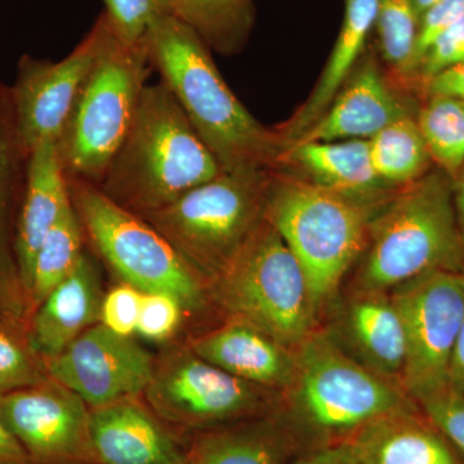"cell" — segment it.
I'll return each mask as SVG.
<instances>
[{
	"instance_id": "19",
	"label": "cell",
	"mask_w": 464,
	"mask_h": 464,
	"mask_svg": "<svg viewBox=\"0 0 464 464\" xmlns=\"http://www.w3.org/2000/svg\"><path fill=\"white\" fill-rule=\"evenodd\" d=\"M103 295L99 268L84 250L72 273L30 317V348L44 362L63 353L76 338L101 322Z\"/></svg>"
},
{
	"instance_id": "31",
	"label": "cell",
	"mask_w": 464,
	"mask_h": 464,
	"mask_svg": "<svg viewBox=\"0 0 464 464\" xmlns=\"http://www.w3.org/2000/svg\"><path fill=\"white\" fill-rule=\"evenodd\" d=\"M50 378L47 365L25 338L0 328V399Z\"/></svg>"
},
{
	"instance_id": "25",
	"label": "cell",
	"mask_w": 464,
	"mask_h": 464,
	"mask_svg": "<svg viewBox=\"0 0 464 464\" xmlns=\"http://www.w3.org/2000/svg\"><path fill=\"white\" fill-rule=\"evenodd\" d=\"M377 0H346L343 24L315 90L290 123L277 133L284 150L319 121L347 83L375 24Z\"/></svg>"
},
{
	"instance_id": "42",
	"label": "cell",
	"mask_w": 464,
	"mask_h": 464,
	"mask_svg": "<svg viewBox=\"0 0 464 464\" xmlns=\"http://www.w3.org/2000/svg\"><path fill=\"white\" fill-rule=\"evenodd\" d=\"M453 200L456 209L458 227L464 246V166L459 174L453 179Z\"/></svg>"
},
{
	"instance_id": "15",
	"label": "cell",
	"mask_w": 464,
	"mask_h": 464,
	"mask_svg": "<svg viewBox=\"0 0 464 464\" xmlns=\"http://www.w3.org/2000/svg\"><path fill=\"white\" fill-rule=\"evenodd\" d=\"M29 158L11 87L0 82V328L25 340L30 315L18 271L16 232Z\"/></svg>"
},
{
	"instance_id": "40",
	"label": "cell",
	"mask_w": 464,
	"mask_h": 464,
	"mask_svg": "<svg viewBox=\"0 0 464 464\" xmlns=\"http://www.w3.org/2000/svg\"><path fill=\"white\" fill-rule=\"evenodd\" d=\"M0 464H33L14 433L0 417Z\"/></svg>"
},
{
	"instance_id": "20",
	"label": "cell",
	"mask_w": 464,
	"mask_h": 464,
	"mask_svg": "<svg viewBox=\"0 0 464 464\" xmlns=\"http://www.w3.org/2000/svg\"><path fill=\"white\" fill-rule=\"evenodd\" d=\"M406 115L411 114L404 103L369 60L343 85L325 114L286 149L297 143L371 140Z\"/></svg>"
},
{
	"instance_id": "33",
	"label": "cell",
	"mask_w": 464,
	"mask_h": 464,
	"mask_svg": "<svg viewBox=\"0 0 464 464\" xmlns=\"http://www.w3.org/2000/svg\"><path fill=\"white\" fill-rule=\"evenodd\" d=\"M179 299L167 293H145L137 334L145 340L164 343L179 332L185 316Z\"/></svg>"
},
{
	"instance_id": "43",
	"label": "cell",
	"mask_w": 464,
	"mask_h": 464,
	"mask_svg": "<svg viewBox=\"0 0 464 464\" xmlns=\"http://www.w3.org/2000/svg\"><path fill=\"white\" fill-rule=\"evenodd\" d=\"M438 2H440V0H413L415 12H417L418 17L420 18L424 12L429 11V9Z\"/></svg>"
},
{
	"instance_id": "23",
	"label": "cell",
	"mask_w": 464,
	"mask_h": 464,
	"mask_svg": "<svg viewBox=\"0 0 464 464\" xmlns=\"http://www.w3.org/2000/svg\"><path fill=\"white\" fill-rule=\"evenodd\" d=\"M362 464H464V457L420 406L400 409L350 440Z\"/></svg>"
},
{
	"instance_id": "32",
	"label": "cell",
	"mask_w": 464,
	"mask_h": 464,
	"mask_svg": "<svg viewBox=\"0 0 464 464\" xmlns=\"http://www.w3.org/2000/svg\"><path fill=\"white\" fill-rule=\"evenodd\" d=\"M112 33L128 44H142L150 27L164 14H172L167 0H103Z\"/></svg>"
},
{
	"instance_id": "2",
	"label": "cell",
	"mask_w": 464,
	"mask_h": 464,
	"mask_svg": "<svg viewBox=\"0 0 464 464\" xmlns=\"http://www.w3.org/2000/svg\"><path fill=\"white\" fill-rule=\"evenodd\" d=\"M224 172L167 85L143 88L130 132L97 188L137 216L157 212Z\"/></svg>"
},
{
	"instance_id": "29",
	"label": "cell",
	"mask_w": 464,
	"mask_h": 464,
	"mask_svg": "<svg viewBox=\"0 0 464 464\" xmlns=\"http://www.w3.org/2000/svg\"><path fill=\"white\" fill-rule=\"evenodd\" d=\"M172 14L219 51L237 48L248 30L252 0H167Z\"/></svg>"
},
{
	"instance_id": "8",
	"label": "cell",
	"mask_w": 464,
	"mask_h": 464,
	"mask_svg": "<svg viewBox=\"0 0 464 464\" xmlns=\"http://www.w3.org/2000/svg\"><path fill=\"white\" fill-rule=\"evenodd\" d=\"M151 72L146 42L128 44L110 30L57 142L67 179L100 186L130 132Z\"/></svg>"
},
{
	"instance_id": "44",
	"label": "cell",
	"mask_w": 464,
	"mask_h": 464,
	"mask_svg": "<svg viewBox=\"0 0 464 464\" xmlns=\"http://www.w3.org/2000/svg\"><path fill=\"white\" fill-rule=\"evenodd\" d=\"M172 464H188V457H186V454H185V456H183L182 458H179V460H176V462H174Z\"/></svg>"
},
{
	"instance_id": "35",
	"label": "cell",
	"mask_w": 464,
	"mask_h": 464,
	"mask_svg": "<svg viewBox=\"0 0 464 464\" xmlns=\"http://www.w3.org/2000/svg\"><path fill=\"white\" fill-rule=\"evenodd\" d=\"M464 61V17L453 26L445 30L432 43L420 61L415 74L422 78L424 83L433 76L459 65Z\"/></svg>"
},
{
	"instance_id": "26",
	"label": "cell",
	"mask_w": 464,
	"mask_h": 464,
	"mask_svg": "<svg viewBox=\"0 0 464 464\" xmlns=\"http://www.w3.org/2000/svg\"><path fill=\"white\" fill-rule=\"evenodd\" d=\"M368 141L374 170L387 185L405 188L429 172L432 159L411 115L387 125Z\"/></svg>"
},
{
	"instance_id": "1",
	"label": "cell",
	"mask_w": 464,
	"mask_h": 464,
	"mask_svg": "<svg viewBox=\"0 0 464 464\" xmlns=\"http://www.w3.org/2000/svg\"><path fill=\"white\" fill-rule=\"evenodd\" d=\"M146 47L152 70L224 172L271 170L279 164V136L232 93L199 34L174 14H164L150 27Z\"/></svg>"
},
{
	"instance_id": "7",
	"label": "cell",
	"mask_w": 464,
	"mask_h": 464,
	"mask_svg": "<svg viewBox=\"0 0 464 464\" xmlns=\"http://www.w3.org/2000/svg\"><path fill=\"white\" fill-rule=\"evenodd\" d=\"M67 181L85 241L119 282L143 293L173 295L186 315H200L212 304L203 277L148 221L119 207L92 183Z\"/></svg>"
},
{
	"instance_id": "10",
	"label": "cell",
	"mask_w": 464,
	"mask_h": 464,
	"mask_svg": "<svg viewBox=\"0 0 464 464\" xmlns=\"http://www.w3.org/2000/svg\"><path fill=\"white\" fill-rule=\"evenodd\" d=\"M142 398L185 441L194 433L240 422L280 405L275 392L210 364L186 342L155 357Z\"/></svg>"
},
{
	"instance_id": "11",
	"label": "cell",
	"mask_w": 464,
	"mask_h": 464,
	"mask_svg": "<svg viewBox=\"0 0 464 464\" xmlns=\"http://www.w3.org/2000/svg\"><path fill=\"white\" fill-rule=\"evenodd\" d=\"M405 333L401 386L417 404L449 387V369L464 324L462 275L433 271L391 290Z\"/></svg>"
},
{
	"instance_id": "28",
	"label": "cell",
	"mask_w": 464,
	"mask_h": 464,
	"mask_svg": "<svg viewBox=\"0 0 464 464\" xmlns=\"http://www.w3.org/2000/svg\"><path fill=\"white\" fill-rule=\"evenodd\" d=\"M415 121L432 161L456 179L464 166V100L429 96Z\"/></svg>"
},
{
	"instance_id": "13",
	"label": "cell",
	"mask_w": 464,
	"mask_h": 464,
	"mask_svg": "<svg viewBox=\"0 0 464 464\" xmlns=\"http://www.w3.org/2000/svg\"><path fill=\"white\" fill-rule=\"evenodd\" d=\"M0 417L33 464H99L90 406L51 377L0 399Z\"/></svg>"
},
{
	"instance_id": "30",
	"label": "cell",
	"mask_w": 464,
	"mask_h": 464,
	"mask_svg": "<svg viewBox=\"0 0 464 464\" xmlns=\"http://www.w3.org/2000/svg\"><path fill=\"white\" fill-rule=\"evenodd\" d=\"M420 17L413 0H377L375 27L381 52L391 67L411 74Z\"/></svg>"
},
{
	"instance_id": "21",
	"label": "cell",
	"mask_w": 464,
	"mask_h": 464,
	"mask_svg": "<svg viewBox=\"0 0 464 464\" xmlns=\"http://www.w3.org/2000/svg\"><path fill=\"white\" fill-rule=\"evenodd\" d=\"M72 206L69 181L58 155L57 143L44 142L30 150L25 191L16 232L18 271L25 290L27 306L36 253L52 228Z\"/></svg>"
},
{
	"instance_id": "17",
	"label": "cell",
	"mask_w": 464,
	"mask_h": 464,
	"mask_svg": "<svg viewBox=\"0 0 464 464\" xmlns=\"http://www.w3.org/2000/svg\"><path fill=\"white\" fill-rule=\"evenodd\" d=\"M92 441L99 464H172L186 454V441L143 398L91 409Z\"/></svg>"
},
{
	"instance_id": "5",
	"label": "cell",
	"mask_w": 464,
	"mask_h": 464,
	"mask_svg": "<svg viewBox=\"0 0 464 464\" xmlns=\"http://www.w3.org/2000/svg\"><path fill=\"white\" fill-rule=\"evenodd\" d=\"M378 204L353 199L307 179L273 176L266 219L297 259L317 313L334 298L366 249Z\"/></svg>"
},
{
	"instance_id": "16",
	"label": "cell",
	"mask_w": 464,
	"mask_h": 464,
	"mask_svg": "<svg viewBox=\"0 0 464 464\" xmlns=\"http://www.w3.org/2000/svg\"><path fill=\"white\" fill-rule=\"evenodd\" d=\"M210 364L271 392H286L295 374V350L253 324L227 317L185 341Z\"/></svg>"
},
{
	"instance_id": "45",
	"label": "cell",
	"mask_w": 464,
	"mask_h": 464,
	"mask_svg": "<svg viewBox=\"0 0 464 464\" xmlns=\"http://www.w3.org/2000/svg\"><path fill=\"white\" fill-rule=\"evenodd\" d=\"M460 275H462V279H463V282H464V271H463V273H462V274H460Z\"/></svg>"
},
{
	"instance_id": "14",
	"label": "cell",
	"mask_w": 464,
	"mask_h": 464,
	"mask_svg": "<svg viewBox=\"0 0 464 464\" xmlns=\"http://www.w3.org/2000/svg\"><path fill=\"white\" fill-rule=\"evenodd\" d=\"M154 360L133 337L116 334L99 323L45 365L52 380L94 409L142 398L151 381Z\"/></svg>"
},
{
	"instance_id": "4",
	"label": "cell",
	"mask_w": 464,
	"mask_h": 464,
	"mask_svg": "<svg viewBox=\"0 0 464 464\" xmlns=\"http://www.w3.org/2000/svg\"><path fill=\"white\" fill-rule=\"evenodd\" d=\"M357 292L390 293L433 271L462 274L453 179L441 169L402 188L373 217Z\"/></svg>"
},
{
	"instance_id": "12",
	"label": "cell",
	"mask_w": 464,
	"mask_h": 464,
	"mask_svg": "<svg viewBox=\"0 0 464 464\" xmlns=\"http://www.w3.org/2000/svg\"><path fill=\"white\" fill-rule=\"evenodd\" d=\"M110 30L103 14L63 60L53 63L29 54L21 57L11 91L18 130L29 151L41 143L60 140Z\"/></svg>"
},
{
	"instance_id": "34",
	"label": "cell",
	"mask_w": 464,
	"mask_h": 464,
	"mask_svg": "<svg viewBox=\"0 0 464 464\" xmlns=\"http://www.w3.org/2000/svg\"><path fill=\"white\" fill-rule=\"evenodd\" d=\"M145 293L127 283L119 282L105 293L101 306V324L123 337L137 333Z\"/></svg>"
},
{
	"instance_id": "37",
	"label": "cell",
	"mask_w": 464,
	"mask_h": 464,
	"mask_svg": "<svg viewBox=\"0 0 464 464\" xmlns=\"http://www.w3.org/2000/svg\"><path fill=\"white\" fill-rule=\"evenodd\" d=\"M418 405L464 457V396L449 389Z\"/></svg>"
},
{
	"instance_id": "18",
	"label": "cell",
	"mask_w": 464,
	"mask_h": 464,
	"mask_svg": "<svg viewBox=\"0 0 464 464\" xmlns=\"http://www.w3.org/2000/svg\"><path fill=\"white\" fill-rule=\"evenodd\" d=\"M306 450V441L282 404L186 439L188 464H288Z\"/></svg>"
},
{
	"instance_id": "22",
	"label": "cell",
	"mask_w": 464,
	"mask_h": 464,
	"mask_svg": "<svg viewBox=\"0 0 464 464\" xmlns=\"http://www.w3.org/2000/svg\"><path fill=\"white\" fill-rule=\"evenodd\" d=\"M342 347L366 368L401 386L405 333L390 293L357 292L341 316Z\"/></svg>"
},
{
	"instance_id": "41",
	"label": "cell",
	"mask_w": 464,
	"mask_h": 464,
	"mask_svg": "<svg viewBox=\"0 0 464 464\" xmlns=\"http://www.w3.org/2000/svg\"><path fill=\"white\" fill-rule=\"evenodd\" d=\"M449 387L454 392L464 396V324L459 337H458L450 369H449Z\"/></svg>"
},
{
	"instance_id": "38",
	"label": "cell",
	"mask_w": 464,
	"mask_h": 464,
	"mask_svg": "<svg viewBox=\"0 0 464 464\" xmlns=\"http://www.w3.org/2000/svg\"><path fill=\"white\" fill-rule=\"evenodd\" d=\"M288 464H362L353 442L326 445L304 451Z\"/></svg>"
},
{
	"instance_id": "3",
	"label": "cell",
	"mask_w": 464,
	"mask_h": 464,
	"mask_svg": "<svg viewBox=\"0 0 464 464\" xmlns=\"http://www.w3.org/2000/svg\"><path fill=\"white\" fill-rule=\"evenodd\" d=\"M286 414L308 449L341 444L400 409L415 404L402 386L366 368L329 332L314 331L295 348Z\"/></svg>"
},
{
	"instance_id": "36",
	"label": "cell",
	"mask_w": 464,
	"mask_h": 464,
	"mask_svg": "<svg viewBox=\"0 0 464 464\" xmlns=\"http://www.w3.org/2000/svg\"><path fill=\"white\" fill-rule=\"evenodd\" d=\"M464 17V0H440L429 11L424 12L418 24L417 43L411 74H415L420 61L432 43L445 30Z\"/></svg>"
},
{
	"instance_id": "9",
	"label": "cell",
	"mask_w": 464,
	"mask_h": 464,
	"mask_svg": "<svg viewBox=\"0 0 464 464\" xmlns=\"http://www.w3.org/2000/svg\"><path fill=\"white\" fill-rule=\"evenodd\" d=\"M208 293L226 316L253 324L293 350L315 328L317 310L306 276L266 218L208 284Z\"/></svg>"
},
{
	"instance_id": "6",
	"label": "cell",
	"mask_w": 464,
	"mask_h": 464,
	"mask_svg": "<svg viewBox=\"0 0 464 464\" xmlns=\"http://www.w3.org/2000/svg\"><path fill=\"white\" fill-rule=\"evenodd\" d=\"M271 170L221 172L142 217L209 284L266 218Z\"/></svg>"
},
{
	"instance_id": "39",
	"label": "cell",
	"mask_w": 464,
	"mask_h": 464,
	"mask_svg": "<svg viewBox=\"0 0 464 464\" xmlns=\"http://www.w3.org/2000/svg\"><path fill=\"white\" fill-rule=\"evenodd\" d=\"M429 96H451L464 100V61L441 74L433 76L426 83Z\"/></svg>"
},
{
	"instance_id": "24",
	"label": "cell",
	"mask_w": 464,
	"mask_h": 464,
	"mask_svg": "<svg viewBox=\"0 0 464 464\" xmlns=\"http://www.w3.org/2000/svg\"><path fill=\"white\" fill-rule=\"evenodd\" d=\"M288 159L314 185L366 203H380L391 188L374 170L368 140L297 143L283 152L279 163Z\"/></svg>"
},
{
	"instance_id": "27",
	"label": "cell",
	"mask_w": 464,
	"mask_h": 464,
	"mask_svg": "<svg viewBox=\"0 0 464 464\" xmlns=\"http://www.w3.org/2000/svg\"><path fill=\"white\" fill-rule=\"evenodd\" d=\"M85 235L72 206L43 241L34 262L29 290L32 317L45 298L72 273L84 253Z\"/></svg>"
}]
</instances>
